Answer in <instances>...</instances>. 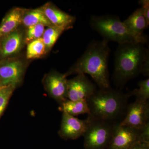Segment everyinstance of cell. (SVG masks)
I'll return each instance as SVG.
<instances>
[{
    "mask_svg": "<svg viewBox=\"0 0 149 149\" xmlns=\"http://www.w3.org/2000/svg\"><path fill=\"white\" fill-rule=\"evenodd\" d=\"M142 7L141 8L144 16L146 20L148 25H149V1L141 0L139 1Z\"/></svg>",
    "mask_w": 149,
    "mask_h": 149,
    "instance_id": "23",
    "label": "cell"
},
{
    "mask_svg": "<svg viewBox=\"0 0 149 149\" xmlns=\"http://www.w3.org/2000/svg\"><path fill=\"white\" fill-rule=\"evenodd\" d=\"M22 24L27 27L37 24H43L47 27L54 26L39 8L25 9L22 17Z\"/></svg>",
    "mask_w": 149,
    "mask_h": 149,
    "instance_id": "16",
    "label": "cell"
},
{
    "mask_svg": "<svg viewBox=\"0 0 149 149\" xmlns=\"http://www.w3.org/2000/svg\"><path fill=\"white\" fill-rule=\"evenodd\" d=\"M123 22L128 34L135 42L145 45L148 40L144 35L143 32L149 25L141 8L136 9Z\"/></svg>",
    "mask_w": 149,
    "mask_h": 149,
    "instance_id": "12",
    "label": "cell"
},
{
    "mask_svg": "<svg viewBox=\"0 0 149 149\" xmlns=\"http://www.w3.org/2000/svg\"><path fill=\"white\" fill-rule=\"evenodd\" d=\"M113 80L121 90L129 80L141 73L142 65L149 57V49L141 43L118 44L115 52Z\"/></svg>",
    "mask_w": 149,
    "mask_h": 149,
    "instance_id": "2",
    "label": "cell"
},
{
    "mask_svg": "<svg viewBox=\"0 0 149 149\" xmlns=\"http://www.w3.org/2000/svg\"><path fill=\"white\" fill-rule=\"evenodd\" d=\"M125 116L119 123L125 125L140 129L149 123V101L141 102L136 101L127 106Z\"/></svg>",
    "mask_w": 149,
    "mask_h": 149,
    "instance_id": "8",
    "label": "cell"
},
{
    "mask_svg": "<svg viewBox=\"0 0 149 149\" xmlns=\"http://www.w3.org/2000/svg\"><path fill=\"white\" fill-rule=\"evenodd\" d=\"M65 74L54 71L49 73L45 77L44 85L47 92L59 103L67 100V81Z\"/></svg>",
    "mask_w": 149,
    "mask_h": 149,
    "instance_id": "11",
    "label": "cell"
},
{
    "mask_svg": "<svg viewBox=\"0 0 149 149\" xmlns=\"http://www.w3.org/2000/svg\"><path fill=\"white\" fill-rule=\"evenodd\" d=\"M95 85L84 74L68 80L67 99L71 101L86 100L95 92Z\"/></svg>",
    "mask_w": 149,
    "mask_h": 149,
    "instance_id": "9",
    "label": "cell"
},
{
    "mask_svg": "<svg viewBox=\"0 0 149 149\" xmlns=\"http://www.w3.org/2000/svg\"><path fill=\"white\" fill-rule=\"evenodd\" d=\"M90 26L108 42L113 41L118 44L127 42L136 43L128 34L126 28L118 16L115 15L91 16Z\"/></svg>",
    "mask_w": 149,
    "mask_h": 149,
    "instance_id": "4",
    "label": "cell"
},
{
    "mask_svg": "<svg viewBox=\"0 0 149 149\" xmlns=\"http://www.w3.org/2000/svg\"><path fill=\"white\" fill-rule=\"evenodd\" d=\"M60 109L63 112L66 113L72 116L87 113L89 114V109L86 100L71 101L66 100L61 104Z\"/></svg>",
    "mask_w": 149,
    "mask_h": 149,
    "instance_id": "17",
    "label": "cell"
},
{
    "mask_svg": "<svg viewBox=\"0 0 149 149\" xmlns=\"http://www.w3.org/2000/svg\"><path fill=\"white\" fill-rule=\"evenodd\" d=\"M47 53L46 47L42 38L27 44L26 57L27 59L39 58Z\"/></svg>",
    "mask_w": 149,
    "mask_h": 149,
    "instance_id": "19",
    "label": "cell"
},
{
    "mask_svg": "<svg viewBox=\"0 0 149 149\" xmlns=\"http://www.w3.org/2000/svg\"><path fill=\"white\" fill-rule=\"evenodd\" d=\"M141 73L145 76H149V57L147 58L142 65Z\"/></svg>",
    "mask_w": 149,
    "mask_h": 149,
    "instance_id": "24",
    "label": "cell"
},
{
    "mask_svg": "<svg viewBox=\"0 0 149 149\" xmlns=\"http://www.w3.org/2000/svg\"><path fill=\"white\" fill-rule=\"evenodd\" d=\"M88 117L89 124L83 135L85 148L104 149L109 145L116 122Z\"/></svg>",
    "mask_w": 149,
    "mask_h": 149,
    "instance_id": "5",
    "label": "cell"
},
{
    "mask_svg": "<svg viewBox=\"0 0 149 149\" xmlns=\"http://www.w3.org/2000/svg\"><path fill=\"white\" fill-rule=\"evenodd\" d=\"M89 122L88 117L85 120H80L63 112L59 135L65 139H78L83 136L88 128Z\"/></svg>",
    "mask_w": 149,
    "mask_h": 149,
    "instance_id": "10",
    "label": "cell"
},
{
    "mask_svg": "<svg viewBox=\"0 0 149 149\" xmlns=\"http://www.w3.org/2000/svg\"><path fill=\"white\" fill-rule=\"evenodd\" d=\"M45 27L43 24H37L27 27L24 37V43L27 45L34 40L42 38L45 30Z\"/></svg>",
    "mask_w": 149,
    "mask_h": 149,
    "instance_id": "21",
    "label": "cell"
},
{
    "mask_svg": "<svg viewBox=\"0 0 149 149\" xmlns=\"http://www.w3.org/2000/svg\"><path fill=\"white\" fill-rule=\"evenodd\" d=\"M139 88L135 89L128 93L130 96L136 97V100L141 102L148 101L149 98V79L141 80L138 83Z\"/></svg>",
    "mask_w": 149,
    "mask_h": 149,
    "instance_id": "20",
    "label": "cell"
},
{
    "mask_svg": "<svg viewBox=\"0 0 149 149\" xmlns=\"http://www.w3.org/2000/svg\"><path fill=\"white\" fill-rule=\"evenodd\" d=\"M15 88L13 86L0 87V117L4 111Z\"/></svg>",
    "mask_w": 149,
    "mask_h": 149,
    "instance_id": "22",
    "label": "cell"
},
{
    "mask_svg": "<svg viewBox=\"0 0 149 149\" xmlns=\"http://www.w3.org/2000/svg\"><path fill=\"white\" fill-rule=\"evenodd\" d=\"M129 149H149V143L137 142L133 144Z\"/></svg>",
    "mask_w": 149,
    "mask_h": 149,
    "instance_id": "25",
    "label": "cell"
},
{
    "mask_svg": "<svg viewBox=\"0 0 149 149\" xmlns=\"http://www.w3.org/2000/svg\"><path fill=\"white\" fill-rule=\"evenodd\" d=\"M24 42L23 33L18 29L3 37L0 40V61L17 54Z\"/></svg>",
    "mask_w": 149,
    "mask_h": 149,
    "instance_id": "14",
    "label": "cell"
},
{
    "mask_svg": "<svg viewBox=\"0 0 149 149\" xmlns=\"http://www.w3.org/2000/svg\"><path fill=\"white\" fill-rule=\"evenodd\" d=\"M130 96L120 90H96L86 100L89 109L88 116L93 118L115 122L125 114Z\"/></svg>",
    "mask_w": 149,
    "mask_h": 149,
    "instance_id": "3",
    "label": "cell"
},
{
    "mask_svg": "<svg viewBox=\"0 0 149 149\" xmlns=\"http://www.w3.org/2000/svg\"><path fill=\"white\" fill-rule=\"evenodd\" d=\"M24 10V9L15 8L5 16L0 24V40L18 29L22 24Z\"/></svg>",
    "mask_w": 149,
    "mask_h": 149,
    "instance_id": "15",
    "label": "cell"
},
{
    "mask_svg": "<svg viewBox=\"0 0 149 149\" xmlns=\"http://www.w3.org/2000/svg\"><path fill=\"white\" fill-rule=\"evenodd\" d=\"M39 8L53 25L65 30L72 28L75 22V17L63 11L51 3H47Z\"/></svg>",
    "mask_w": 149,
    "mask_h": 149,
    "instance_id": "13",
    "label": "cell"
},
{
    "mask_svg": "<svg viewBox=\"0 0 149 149\" xmlns=\"http://www.w3.org/2000/svg\"><path fill=\"white\" fill-rule=\"evenodd\" d=\"M149 123L138 129L116 123L109 145L110 149H129L137 142L149 143Z\"/></svg>",
    "mask_w": 149,
    "mask_h": 149,
    "instance_id": "6",
    "label": "cell"
},
{
    "mask_svg": "<svg viewBox=\"0 0 149 149\" xmlns=\"http://www.w3.org/2000/svg\"><path fill=\"white\" fill-rule=\"evenodd\" d=\"M64 31V29L54 26L48 27L45 29L42 38L45 46L47 53L51 50L59 37Z\"/></svg>",
    "mask_w": 149,
    "mask_h": 149,
    "instance_id": "18",
    "label": "cell"
},
{
    "mask_svg": "<svg viewBox=\"0 0 149 149\" xmlns=\"http://www.w3.org/2000/svg\"><path fill=\"white\" fill-rule=\"evenodd\" d=\"M25 66L20 60L8 58L0 61V87L16 88L22 81Z\"/></svg>",
    "mask_w": 149,
    "mask_h": 149,
    "instance_id": "7",
    "label": "cell"
},
{
    "mask_svg": "<svg viewBox=\"0 0 149 149\" xmlns=\"http://www.w3.org/2000/svg\"><path fill=\"white\" fill-rule=\"evenodd\" d=\"M110 49L108 42L93 40L89 43L83 55L65 73L67 77L72 74L91 75L100 89L110 86L108 68Z\"/></svg>",
    "mask_w": 149,
    "mask_h": 149,
    "instance_id": "1",
    "label": "cell"
}]
</instances>
